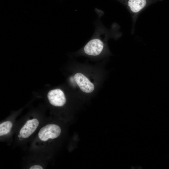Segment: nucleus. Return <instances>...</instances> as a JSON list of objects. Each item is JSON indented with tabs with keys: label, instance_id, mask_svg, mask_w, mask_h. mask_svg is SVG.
<instances>
[{
	"label": "nucleus",
	"instance_id": "f257e3e1",
	"mask_svg": "<svg viewBox=\"0 0 169 169\" xmlns=\"http://www.w3.org/2000/svg\"><path fill=\"white\" fill-rule=\"evenodd\" d=\"M97 12V18L95 23V29L94 34L89 41L84 46L83 51L87 55L96 56L99 55L104 50L108 40L115 37V29L109 30L105 27L101 22L100 18L103 15L102 12Z\"/></svg>",
	"mask_w": 169,
	"mask_h": 169
},
{
	"label": "nucleus",
	"instance_id": "f03ea898",
	"mask_svg": "<svg viewBox=\"0 0 169 169\" xmlns=\"http://www.w3.org/2000/svg\"><path fill=\"white\" fill-rule=\"evenodd\" d=\"M123 4L134 17L150 5L162 0H117Z\"/></svg>",
	"mask_w": 169,
	"mask_h": 169
},
{
	"label": "nucleus",
	"instance_id": "7ed1b4c3",
	"mask_svg": "<svg viewBox=\"0 0 169 169\" xmlns=\"http://www.w3.org/2000/svg\"><path fill=\"white\" fill-rule=\"evenodd\" d=\"M61 130L58 125L49 124L42 128L39 130L38 136L42 141H46L49 139H54L59 136Z\"/></svg>",
	"mask_w": 169,
	"mask_h": 169
},
{
	"label": "nucleus",
	"instance_id": "20e7f679",
	"mask_svg": "<svg viewBox=\"0 0 169 169\" xmlns=\"http://www.w3.org/2000/svg\"><path fill=\"white\" fill-rule=\"evenodd\" d=\"M47 97L50 103L55 106H62L66 103V99L63 91L60 89H56L49 91Z\"/></svg>",
	"mask_w": 169,
	"mask_h": 169
},
{
	"label": "nucleus",
	"instance_id": "39448f33",
	"mask_svg": "<svg viewBox=\"0 0 169 169\" xmlns=\"http://www.w3.org/2000/svg\"><path fill=\"white\" fill-rule=\"evenodd\" d=\"M74 80L80 90L86 93L92 92L94 90V86L89 79L83 74L78 73L74 76Z\"/></svg>",
	"mask_w": 169,
	"mask_h": 169
},
{
	"label": "nucleus",
	"instance_id": "423d86ee",
	"mask_svg": "<svg viewBox=\"0 0 169 169\" xmlns=\"http://www.w3.org/2000/svg\"><path fill=\"white\" fill-rule=\"evenodd\" d=\"M38 125L39 121L36 118L28 120L20 130L19 134L23 138H27L35 131Z\"/></svg>",
	"mask_w": 169,
	"mask_h": 169
},
{
	"label": "nucleus",
	"instance_id": "0eeeda50",
	"mask_svg": "<svg viewBox=\"0 0 169 169\" xmlns=\"http://www.w3.org/2000/svg\"><path fill=\"white\" fill-rule=\"evenodd\" d=\"M13 124L10 121H7L0 124V136H2L8 134L10 131Z\"/></svg>",
	"mask_w": 169,
	"mask_h": 169
},
{
	"label": "nucleus",
	"instance_id": "6e6552de",
	"mask_svg": "<svg viewBox=\"0 0 169 169\" xmlns=\"http://www.w3.org/2000/svg\"><path fill=\"white\" fill-rule=\"evenodd\" d=\"M30 169H43V168L41 166L39 165H35L31 166Z\"/></svg>",
	"mask_w": 169,
	"mask_h": 169
}]
</instances>
